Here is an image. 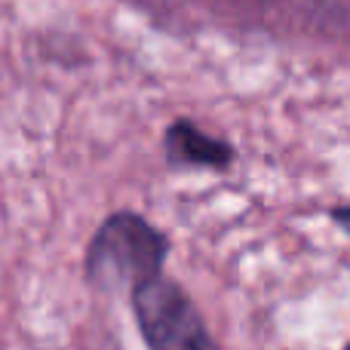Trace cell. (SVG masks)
<instances>
[{"label":"cell","mask_w":350,"mask_h":350,"mask_svg":"<svg viewBox=\"0 0 350 350\" xmlns=\"http://www.w3.org/2000/svg\"><path fill=\"white\" fill-rule=\"evenodd\" d=\"M335 221L345 224V228L350 230V209H338V212H335Z\"/></svg>","instance_id":"4"},{"label":"cell","mask_w":350,"mask_h":350,"mask_svg":"<svg viewBox=\"0 0 350 350\" xmlns=\"http://www.w3.org/2000/svg\"><path fill=\"white\" fill-rule=\"evenodd\" d=\"M166 148L175 160H185V163H206V166H224L230 160V148L221 142L203 135L200 129H193L191 123H178L170 129V139Z\"/></svg>","instance_id":"3"},{"label":"cell","mask_w":350,"mask_h":350,"mask_svg":"<svg viewBox=\"0 0 350 350\" xmlns=\"http://www.w3.org/2000/svg\"><path fill=\"white\" fill-rule=\"evenodd\" d=\"M347 350H350V345H347Z\"/></svg>","instance_id":"5"},{"label":"cell","mask_w":350,"mask_h":350,"mask_svg":"<svg viewBox=\"0 0 350 350\" xmlns=\"http://www.w3.org/2000/svg\"><path fill=\"white\" fill-rule=\"evenodd\" d=\"M166 243L135 215H117L98 230L90 252V277L111 289H139L160 273Z\"/></svg>","instance_id":"1"},{"label":"cell","mask_w":350,"mask_h":350,"mask_svg":"<svg viewBox=\"0 0 350 350\" xmlns=\"http://www.w3.org/2000/svg\"><path fill=\"white\" fill-rule=\"evenodd\" d=\"M135 314L151 350H218L191 298L175 283L154 277L135 289Z\"/></svg>","instance_id":"2"}]
</instances>
